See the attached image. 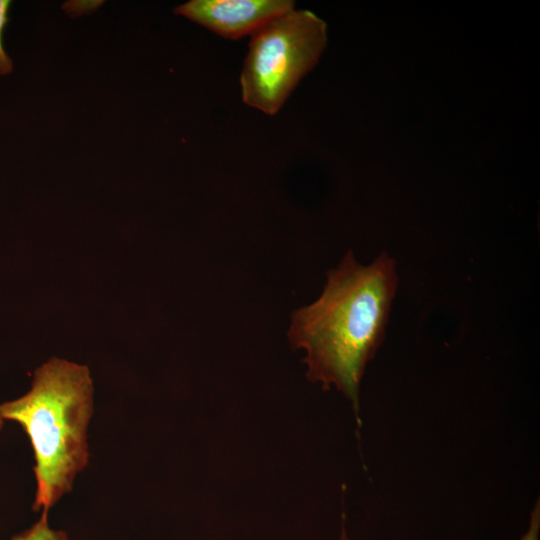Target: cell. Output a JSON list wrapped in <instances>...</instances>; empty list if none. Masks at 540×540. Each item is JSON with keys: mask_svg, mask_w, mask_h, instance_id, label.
I'll return each instance as SVG.
<instances>
[{"mask_svg": "<svg viewBox=\"0 0 540 540\" xmlns=\"http://www.w3.org/2000/svg\"><path fill=\"white\" fill-rule=\"evenodd\" d=\"M398 287L395 260L380 253L369 265L349 251L327 272L319 298L295 310L287 336L306 352L307 377L323 388L334 385L359 406V386L367 363L385 336Z\"/></svg>", "mask_w": 540, "mask_h": 540, "instance_id": "cell-1", "label": "cell"}, {"mask_svg": "<svg viewBox=\"0 0 540 540\" xmlns=\"http://www.w3.org/2000/svg\"><path fill=\"white\" fill-rule=\"evenodd\" d=\"M92 412L89 369L58 358L35 371L29 392L0 405L1 417L23 427L34 451V510L42 507L48 512L71 491L76 475L86 467Z\"/></svg>", "mask_w": 540, "mask_h": 540, "instance_id": "cell-2", "label": "cell"}, {"mask_svg": "<svg viewBox=\"0 0 540 540\" xmlns=\"http://www.w3.org/2000/svg\"><path fill=\"white\" fill-rule=\"evenodd\" d=\"M326 29L311 11L292 9L251 34L240 76L243 102L276 114L317 64L326 46Z\"/></svg>", "mask_w": 540, "mask_h": 540, "instance_id": "cell-3", "label": "cell"}, {"mask_svg": "<svg viewBox=\"0 0 540 540\" xmlns=\"http://www.w3.org/2000/svg\"><path fill=\"white\" fill-rule=\"evenodd\" d=\"M294 6L291 0H191L177 6L174 13L221 37L239 39Z\"/></svg>", "mask_w": 540, "mask_h": 540, "instance_id": "cell-4", "label": "cell"}, {"mask_svg": "<svg viewBox=\"0 0 540 540\" xmlns=\"http://www.w3.org/2000/svg\"><path fill=\"white\" fill-rule=\"evenodd\" d=\"M47 514L48 512L43 511L41 518L31 528L13 537L12 540H68L63 531L49 527Z\"/></svg>", "mask_w": 540, "mask_h": 540, "instance_id": "cell-5", "label": "cell"}, {"mask_svg": "<svg viewBox=\"0 0 540 540\" xmlns=\"http://www.w3.org/2000/svg\"><path fill=\"white\" fill-rule=\"evenodd\" d=\"M11 6V1L0 0V75H7L13 70L11 58L5 51L3 43L4 30L9 22L8 12Z\"/></svg>", "mask_w": 540, "mask_h": 540, "instance_id": "cell-6", "label": "cell"}, {"mask_svg": "<svg viewBox=\"0 0 540 540\" xmlns=\"http://www.w3.org/2000/svg\"><path fill=\"white\" fill-rule=\"evenodd\" d=\"M540 529V506L539 501L535 504V507L531 513V519L529 528L522 536L521 540H538Z\"/></svg>", "mask_w": 540, "mask_h": 540, "instance_id": "cell-7", "label": "cell"}, {"mask_svg": "<svg viewBox=\"0 0 540 540\" xmlns=\"http://www.w3.org/2000/svg\"><path fill=\"white\" fill-rule=\"evenodd\" d=\"M340 540H349V538H348V536H347V534H346V531H345L344 527L342 528Z\"/></svg>", "mask_w": 540, "mask_h": 540, "instance_id": "cell-8", "label": "cell"}, {"mask_svg": "<svg viewBox=\"0 0 540 540\" xmlns=\"http://www.w3.org/2000/svg\"><path fill=\"white\" fill-rule=\"evenodd\" d=\"M2 426H3V418L0 415V429L2 428Z\"/></svg>", "mask_w": 540, "mask_h": 540, "instance_id": "cell-9", "label": "cell"}]
</instances>
